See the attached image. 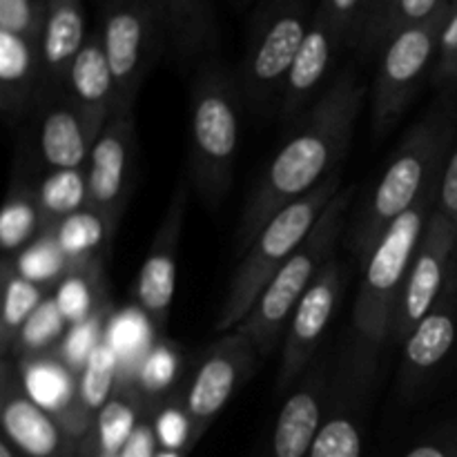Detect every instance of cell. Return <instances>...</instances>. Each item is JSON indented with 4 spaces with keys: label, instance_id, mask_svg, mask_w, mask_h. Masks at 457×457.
<instances>
[{
    "label": "cell",
    "instance_id": "6da1fadb",
    "mask_svg": "<svg viewBox=\"0 0 457 457\" xmlns=\"http://www.w3.org/2000/svg\"><path fill=\"white\" fill-rule=\"evenodd\" d=\"M366 94L369 87L357 79L355 71L348 70L335 79L297 120L290 138L272 156L241 210L237 257L250 248L275 214L306 196L328 174L339 170L351 147Z\"/></svg>",
    "mask_w": 457,
    "mask_h": 457
},
{
    "label": "cell",
    "instance_id": "7a4b0ae2",
    "mask_svg": "<svg viewBox=\"0 0 457 457\" xmlns=\"http://www.w3.org/2000/svg\"><path fill=\"white\" fill-rule=\"evenodd\" d=\"M453 128L455 107L445 96L402 138L375 190L346 228V248L360 268L366 266L386 228L440 181L449 161Z\"/></svg>",
    "mask_w": 457,
    "mask_h": 457
},
{
    "label": "cell",
    "instance_id": "3957f363",
    "mask_svg": "<svg viewBox=\"0 0 457 457\" xmlns=\"http://www.w3.org/2000/svg\"><path fill=\"white\" fill-rule=\"evenodd\" d=\"M241 94L237 74L205 62L190 85V177L205 208L217 210L235 181Z\"/></svg>",
    "mask_w": 457,
    "mask_h": 457
},
{
    "label": "cell",
    "instance_id": "277c9868",
    "mask_svg": "<svg viewBox=\"0 0 457 457\" xmlns=\"http://www.w3.org/2000/svg\"><path fill=\"white\" fill-rule=\"evenodd\" d=\"M342 190V170H335L315 190L275 214L259 232L257 239L239 257V266L228 284L221 311L214 321L219 335L235 330L248 317L268 284L308 239L324 210Z\"/></svg>",
    "mask_w": 457,
    "mask_h": 457
},
{
    "label": "cell",
    "instance_id": "5b68a950",
    "mask_svg": "<svg viewBox=\"0 0 457 457\" xmlns=\"http://www.w3.org/2000/svg\"><path fill=\"white\" fill-rule=\"evenodd\" d=\"M440 183L442 179L424 192V196L413 208L406 210L386 228L370 259L361 268L364 275H361V286L357 293L353 324H355L357 337L375 351L391 335L393 315L400 303L406 277L413 266L424 230L437 208Z\"/></svg>",
    "mask_w": 457,
    "mask_h": 457
},
{
    "label": "cell",
    "instance_id": "8992f818",
    "mask_svg": "<svg viewBox=\"0 0 457 457\" xmlns=\"http://www.w3.org/2000/svg\"><path fill=\"white\" fill-rule=\"evenodd\" d=\"M353 199H355V187L348 186L330 201L308 239L277 272L248 317L235 328V333H239L257 348L259 357L272 355L281 333L288 328L295 308L299 306L326 263L335 257V244L339 235L346 230V217Z\"/></svg>",
    "mask_w": 457,
    "mask_h": 457
},
{
    "label": "cell",
    "instance_id": "52a82bcc",
    "mask_svg": "<svg viewBox=\"0 0 457 457\" xmlns=\"http://www.w3.org/2000/svg\"><path fill=\"white\" fill-rule=\"evenodd\" d=\"M312 0H263L254 13L237 80L244 103L263 112L279 103L288 71L315 16Z\"/></svg>",
    "mask_w": 457,
    "mask_h": 457
},
{
    "label": "cell",
    "instance_id": "ba28073f",
    "mask_svg": "<svg viewBox=\"0 0 457 457\" xmlns=\"http://www.w3.org/2000/svg\"><path fill=\"white\" fill-rule=\"evenodd\" d=\"M98 12V34L116 83V114L132 112L143 80L168 52L163 25L150 0H112Z\"/></svg>",
    "mask_w": 457,
    "mask_h": 457
},
{
    "label": "cell",
    "instance_id": "9c48e42d",
    "mask_svg": "<svg viewBox=\"0 0 457 457\" xmlns=\"http://www.w3.org/2000/svg\"><path fill=\"white\" fill-rule=\"evenodd\" d=\"M446 16L449 9L422 25L397 31L379 52L373 85V132L379 138L395 128L424 80L433 76Z\"/></svg>",
    "mask_w": 457,
    "mask_h": 457
},
{
    "label": "cell",
    "instance_id": "30bf717a",
    "mask_svg": "<svg viewBox=\"0 0 457 457\" xmlns=\"http://www.w3.org/2000/svg\"><path fill=\"white\" fill-rule=\"evenodd\" d=\"M257 357V348L235 330L223 333L205 348L181 393L195 445L253 375Z\"/></svg>",
    "mask_w": 457,
    "mask_h": 457
},
{
    "label": "cell",
    "instance_id": "8fae6325",
    "mask_svg": "<svg viewBox=\"0 0 457 457\" xmlns=\"http://www.w3.org/2000/svg\"><path fill=\"white\" fill-rule=\"evenodd\" d=\"M378 351L360 337L344 353L342 366L333 373L328 409L308 457H361L364 404L375 375Z\"/></svg>",
    "mask_w": 457,
    "mask_h": 457
},
{
    "label": "cell",
    "instance_id": "7c38bea8",
    "mask_svg": "<svg viewBox=\"0 0 457 457\" xmlns=\"http://www.w3.org/2000/svg\"><path fill=\"white\" fill-rule=\"evenodd\" d=\"M344 284H346L344 263L333 257L295 308L286 328L281 364L277 370V393L288 391L315 361V351L337 311Z\"/></svg>",
    "mask_w": 457,
    "mask_h": 457
},
{
    "label": "cell",
    "instance_id": "4fadbf2b",
    "mask_svg": "<svg viewBox=\"0 0 457 457\" xmlns=\"http://www.w3.org/2000/svg\"><path fill=\"white\" fill-rule=\"evenodd\" d=\"M457 248V232L449 219L436 208L422 241L415 253L413 266L406 277L400 303L395 308L391 324L393 342H406L415 326L427 317V312L436 306L440 295L445 293L449 266Z\"/></svg>",
    "mask_w": 457,
    "mask_h": 457
},
{
    "label": "cell",
    "instance_id": "5bb4252c",
    "mask_svg": "<svg viewBox=\"0 0 457 457\" xmlns=\"http://www.w3.org/2000/svg\"><path fill=\"white\" fill-rule=\"evenodd\" d=\"M190 192V177H183L174 187L163 221L159 223L145 262L134 281V302L159 333H165L170 311H172L174 290H177V254L181 245Z\"/></svg>",
    "mask_w": 457,
    "mask_h": 457
},
{
    "label": "cell",
    "instance_id": "9a60e30c",
    "mask_svg": "<svg viewBox=\"0 0 457 457\" xmlns=\"http://www.w3.org/2000/svg\"><path fill=\"white\" fill-rule=\"evenodd\" d=\"M137 128L134 112H120L110 119L94 141L87 161L89 205L114 226L125 212L137 179Z\"/></svg>",
    "mask_w": 457,
    "mask_h": 457
},
{
    "label": "cell",
    "instance_id": "2e32d148",
    "mask_svg": "<svg viewBox=\"0 0 457 457\" xmlns=\"http://www.w3.org/2000/svg\"><path fill=\"white\" fill-rule=\"evenodd\" d=\"M0 422L4 440L25 457H76L74 440L61 420L27 393L22 373L9 357L3 360Z\"/></svg>",
    "mask_w": 457,
    "mask_h": 457
},
{
    "label": "cell",
    "instance_id": "e0dca14e",
    "mask_svg": "<svg viewBox=\"0 0 457 457\" xmlns=\"http://www.w3.org/2000/svg\"><path fill=\"white\" fill-rule=\"evenodd\" d=\"M333 386V370L326 360L317 357L299 379L277 418L268 457H308L315 437L324 424Z\"/></svg>",
    "mask_w": 457,
    "mask_h": 457
},
{
    "label": "cell",
    "instance_id": "ac0fdd59",
    "mask_svg": "<svg viewBox=\"0 0 457 457\" xmlns=\"http://www.w3.org/2000/svg\"><path fill=\"white\" fill-rule=\"evenodd\" d=\"M344 45H348L346 36L317 7L306 40H303L302 49H299L297 58L290 67L288 79L281 89V98L277 103L279 119L284 123L290 125L306 114L303 110L312 101L317 89L326 83Z\"/></svg>",
    "mask_w": 457,
    "mask_h": 457
},
{
    "label": "cell",
    "instance_id": "d6986e66",
    "mask_svg": "<svg viewBox=\"0 0 457 457\" xmlns=\"http://www.w3.org/2000/svg\"><path fill=\"white\" fill-rule=\"evenodd\" d=\"M36 143L40 163L47 170L87 168L96 138L89 132L85 116L67 92L43 98Z\"/></svg>",
    "mask_w": 457,
    "mask_h": 457
},
{
    "label": "cell",
    "instance_id": "ffe728a7",
    "mask_svg": "<svg viewBox=\"0 0 457 457\" xmlns=\"http://www.w3.org/2000/svg\"><path fill=\"white\" fill-rule=\"evenodd\" d=\"M83 0H47L40 27V101L65 92L67 71L87 40ZM38 101V103H40Z\"/></svg>",
    "mask_w": 457,
    "mask_h": 457
},
{
    "label": "cell",
    "instance_id": "44dd1931",
    "mask_svg": "<svg viewBox=\"0 0 457 457\" xmlns=\"http://www.w3.org/2000/svg\"><path fill=\"white\" fill-rule=\"evenodd\" d=\"M65 92L85 116L94 138L103 132L112 116L116 114V83L103 47L101 34L89 31L83 49L67 71Z\"/></svg>",
    "mask_w": 457,
    "mask_h": 457
},
{
    "label": "cell",
    "instance_id": "7402d4cb",
    "mask_svg": "<svg viewBox=\"0 0 457 457\" xmlns=\"http://www.w3.org/2000/svg\"><path fill=\"white\" fill-rule=\"evenodd\" d=\"M43 87L40 40L0 29V107L7 120H18L38 105Z\"/></svg>",
    "mask_w": 457,
    "mask_h": 457
},
{
    "label": "cell",
    "instance_id": "603a6c76",
    "mask_svg": "<svg viewBox=\"0 0 457 457\" xmlns=\"http://www.w3.org/2000/svg\"><path fill=\"white\" fill-rule=\"evenodd\" d=\"M457 339V312L451 293H442L436 306L404 342L402 382L406 388L418 384L427 373L446 360Z\"/></svg>",
    "mask_w": 457,
    "mask_h": 457
},
{
    "label": "cell",
    "instance_id": "cb8c5ba5",
    "mask_svg": "<svg viewBox=\"0 0 457 457\" xmlns=\"http://www.w3.org/2000/svg\"><path fill=\"white\" fill-rule=\"evenodd\" d=\"M163 25L168 52L179 62L196 61L217 45V18L210 0H150Z\"/></svg>",
    "mask_w": 457,
    "mask_h": 457
},
{
    "label": "cell",
    "instance_id": "d4e9b609",
    "mask_svg": "<svg viewBox=\"0 0 457 457\" xmlns=\"http://www.w3.org/2000/svg\"><path fill=\"white\" fill-rule=\"evenodd\" d=\"M47 295L49 286L27 279L25 275H21V270H18L12 259H4L3 317H0V348H3V357L12 360L13 348H16L18 337H21V330L34 317V312L47 302Z\"/></svg>",
    "mask_w": 457,
    "mask_h": 457
},
{
    "label": "cell",
    "instance_id": "484cf974",
    "mask_svg": "<svg viewBox=\"0 0 457 457\" xmlns=\"http://www.w3.org/2000/svg\"><path fill=\"white\" fill-rule=\"evenodd\" d=\"M114 230L116 226L110 219L98 214L96 210L85 208L58 221L47 232L54 237L61 253L65 254L70 272H74L80 268L96 266V254L110 244Z\"/></svg>",
    "mask_w": 457,
    "mask_h": 457
},
{
    "label": "cell",
    "instance_id": "4316f807",
    "mask_svg": "<svg viewBox=\"0 0 457 457\" xmlns=\"http://www.w3.org/2000/svg\"><path fill=\"white\" fill-rule=\"evenodd\" d=\"M45 232H47V221L40 210L36 187L27 186L22 179L16 177L0 214V245L4 250V259H16Z\"/></svg>",
    "mask_w": 457,
    "mask_h": 457
},
{
    "label": "cell",
    "instance_id": "83f0119b",
    "mask_svg": "<svg viewBox=\"0 0 457 457\" xmlns=\"http://www.w3.org/2000/svg\"><path fill=\"white\" fill-rule=\"evenodd\" d=\"M36 196L49 230L58 221L89 205L87 168L49 170L36 186Z\"/></svg>",
    "mask_w": 457,
    "mask_h": 457
},
{
    "label": "cell",
    "instance_id": "f1b7e54d",
    "mask_svg": "<svg viewBox=\"0 0 457 457\" xmlns=\"http://www.w3.org/2000/svg\"><path fill=\"white\" fill-rule=\"evenodd\" d=\"M116 360L105 342H96L89 348L87 361H85L83 375L76 386L80 409L87 415L101 413L103 406L112 400V386H114Z\"/></svg>",
    "mask_w": 457,
    "mask_h": 457
},
{
    "label": "cell",
    "instance_id": "f546056e",
    "mask_svg": "<svg viewBox=\"0 0 457 457\" xmlns=\"http://www.w3.org/2000/svg\"><path fill=\"white\" fill-rule=\"evenodd\" d=\"M137 431V406L129 397H112L98 413V446L103 457L123 453Z\"/></svg>",
    "mask_w": 457,
    "mask_h": 457
},
{
    "label": "cell",
    "instance_id": "4dcf8cb0",
    "mask_svg": "<svg viewBox=\"0 0 457 457\" xmlns=\"http://www.w3.org/2000/svg\"><path fill=\"white\" fill-rule=\"evenodd\" d=\"M13 263L27 279L38 281V284L49 286V288L61 275H70V263H67L65 254L61 253V248H58L49 232L36 239L25 253L18 254Z\"/></svg>",
    "mask_w": 457,
    "mask_h": 457
},
{
    "label": "cell",
    "instance_id": "1f68e13d",
    "mask_svg": "<svg viewBox=\"0 0 457 457\" xmlns=\"http://www.w3.org/2000/svg\"><path fill=\"white\" fill-rule=\"evenodd\" d=\"M65 317H62L61 308H58L56 299H47L38 311L34 312L29 321L25 324V328L21 330V337H18L16 348L13 353L18 355H25L27 357H34L38 355L40 351H47L49 346L61 339L62 328H65Z\"/></svg>",
    "mask_w": 457,
    "mask_h": 457
},
{
    "label": "cell",
    "instance_id": "d6a6232c",
    "mask_svg": "<svg viewBox=\"0 0 457 457\" xmlns=\"http://www.w3.org/2000/svg\"><path fill=\"white\" fill-rule=\"evenodd\" d=\"M98 277V270L94 266L80 268V270L65 275V281L61 284L56 295V303L61 308L62 317L71 324H85L94 315V279Z\"/></svg>",
    "mask_w": 457,
    "mask_h": 457
},
{
    "label": "cell",
    "instance_id": "836d02e7",
    "mask_svg": "<svg viewBox=\"0 0 457 457\" xmlns=\"http://www.w3.org/2000/svg\"><path fill=\"white\" fill-rule=\"evenodd\" d=\"M395 3L397 0H366L360 29H357L351 47H357L366 56L382 52L384 43H386L388 18H391Z\"/></svg>",
    "mask_w": 457,
    "mask_h": 457
},
{
    "label": "cell",
    "instance_id": "e575fe53",
    "mask_svg": "<svg viewBox=\"0 0 457 457\" xmlns=\"http://www.w3.org/2000/svg\"><path fill=\"white\" fill-rule=\"evenodd\" d=\"M47 0H0V29L40 40Z\"/></svg>",
    "mask_w": 457,
    "mask_h": 457
},
{
    "label": "cell",
    "instance_id": "d590c367",
    "mask_svg": "<svg viewBox=\"0 0 457 457\" xmlns=\"http://www.w3.org/2000/svg\"><path fill=\"white\" fill-rule=\"evenodd\" d=\"M453 0H397L386 27V43L406 27L422 25L451 7ZM384 43V45H386ZM384 49V47H382Z\"/></svg>",
    "mask_w": 457,
    "mask_h": 457
},
{
    "label": "cell",
    "instance_id": "8d00e7d4",
    "mask_svg": "<svg viewBox=\"0 0 457 457\" xmlns=\"http://www.w3.org/2000/svg\"><path fill=\"white\" fill-rule=\"evenodd\" d=\"M317 7H320V12L326 13V16L330 18V22L346 36V43L353 45L357 29H360L366 0H320Z\"/></svg>",
    "mask_w": 457,
    "mask_h": 457
},
{
    "label": "cell",
    "instance_id": "74e56055",
    "mask_svg": "<svg viewBox=\"0 0 457 457\" xmlns=\"http://www.w3.org/2000/svg\"><path fill=\"white\" fill-rule=\"evenodd\" d=\"M437 210L449 219L457 232V147L446 161L445 177L440 183V196H437Z\"/></svg>",
    "mask_w": 457,
    "mask_h": 457
},
{
    "label": "cell",
    "instance_id": "f35d334b",
    "mask_svg": "<svg viewBox=\"0 0 457 457\" xmlns=\"http://www.w3.org/2000/svg\"><path fill=\"white\" fill-rule=\"evenodd\" d=\"M404 457H455V451L445 449V446H437V445H422V446H415L411 453H406Z\"/></svg>",
    "mask_w": 457,
    "mask_h": 457
},
{
    "label": "cell",
    "instance_id": "ab89813d",
    "mask_svg": "<svg viewBox=\"0 0 457 457\" xmlns=\"http://www.w3.org/2000/svg\"><path fill=\"white\" fill-rule=\"evenodd\" d=\"M0 457H25V455H22L21 451L12 445V442H7L3 437V442H0Z\"/></svg>",
    "mask_w": 457,
    "mask_h": 457
},
{
    "label": "cell",
    "instance_id": "60d3db41",
    "mask_svg": "<svg viewBox=\"0 0 457 457\" xmlns=\"http://www.w3.org/2000/svg\"><path fill=\"white\" fill-rule=\"evenodd\" d=\"M154 457H183V453H179V451H161L159 455H154Z\"/></svg>",
    "mask_w": 457,
    "mask_h": 457
},
{
    "label": "cell",
    "instance_id": "b9f144b4",
    "mask_svg": "<svg viewBox=\"0 0 457 457\" xmlns=\"http://www.w3.org/2000/svg\"><path fill=\"white\" fill-rule=\"evenodd\" d=\"M107 3H112V0H96L98 7H103V4H107Z\"/></svg>",
    "mask_w": 457,
    "mask_h": 457
},
{
    "label": "cell",
    "instance_id": "7bdbcfd3",
    "mask_svg": "<svg viewBox=\"0 0 457 457\" xmlns=\"http://www.w3.org/2000/svg\"><path fill=\"white\" fill-rule=\"evenodd\" d=\"M455 457H457V449H455Z\"/></svg>",
    "mask_w": 457,
    "mask_h": 457
}]
</instances>
